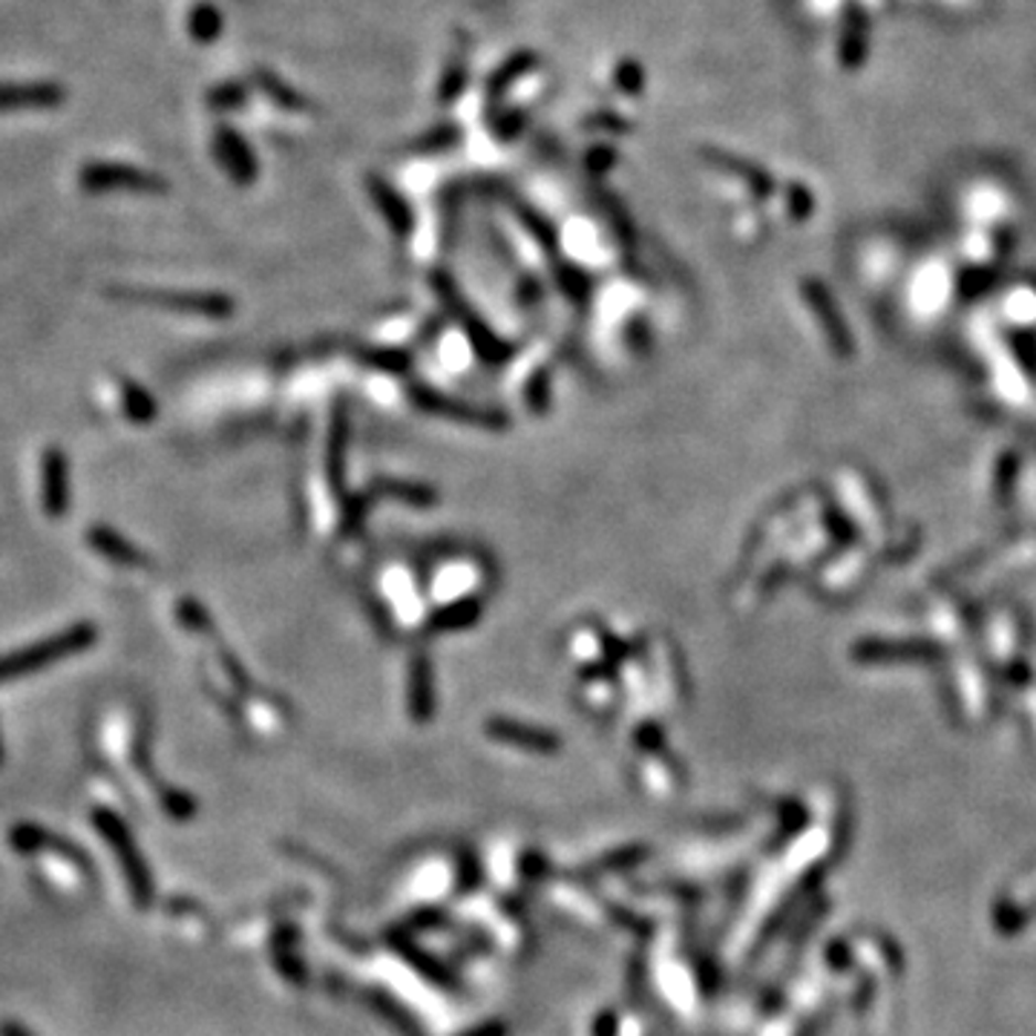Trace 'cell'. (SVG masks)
Here are the masks:
<instances>
[{"label":"cell","mask_w":1036,"mask_h":1036,"mask_svg":"<svg viewBox=\"0 0 1036 1036\" xmlns=\"http://www.w3.org/2000/svg\"><path fill=\"white\" fill-rule=\"evenodd\" d=\"M81 188L102 193V190H159L161 184L156 176L125 165H87L81 170Z\"/></svg>","instance_id":"obj_3"},{"label":"cell","mask_w":1036,"mask_h":1036,"mask_svg":"<svg viewBox=\"0 0 1036 1036\" xmlns=\"http://www.w3.org/2000/svg\"><path fill=\"white\" fill-rule=\"evenodd\" d=\"M41 493H44V512L59 518L66 512L70 501V469L61 450H46L41 461Z\"/></svg>","instance_id":"obj_4"},{"label":"cell","mask_w":1036,"mask_h":1036,"mask_svg":"<svg viewBox=\"0 0 1036 1036\" xmlns=\"http://www.w3.org/2000/svg\"><path fill=\"white\" fill-rule=\"evenodd\" d=\"M93 817H95V826H98V833H102V838L107 841V844L113 847V853H118V858H121V867H125V876L133 887V896H136V901L145 905L147 896H150V878H147V869H145V864H141L139 853L133 849V841H130V833H127V826L121 824L113 812L98 810Z\"/></svg>","instance_id":"obj_2"},{"label":"cell","mask_w":1036,"mask_h":1036,"mask_svg":"<svg viewBox=\"0 0 1036 1036\" xmlns=\"http://www.w3.org/2000/svg\"><path fill=\"white\" fill-rule=\"evenodd\" d=\"M95 639H98V628L87 625V622H81L75 628L61 631V634H55L52 639H44V643L32 645V648L7 654V657H0V683L27 677V674L41 672V668L59 663V659L73 657L78 651H87Z\"/></svg>","instance_id":"obj_1"},{"label":"cell","mask_w":1036,"mask_h":1036,"mask_svg":"<svg viewBox=\"0 0 1036 1036\" xmlns=\"http://www.w3.org/2000/svg\"><path fill=\"white\" fill-rule=\"evenodd\" d=\"M87 541L104 559H110V562L121 564V568H139V564L147 562L145 556H141V550L133 548L130 541L121 539L110 527H89Z\"/></svg>","instance_id":"obj_5"},{"label":"cell","mask_w":1036,"mask_h":1036,"mask_svg":"<svg viewBox=\"0 0 1036 1036\" xmlns=\"http://www.w3.org/2000/svg\"><path fill=\"white\" fill-rule=\"evenodd\" d=\"M61 98L59 87L50 84H7L0 87V110L12 107H50Z\"/></svg>","instance_id":"obj_6"},{"label":"cell","mask_w":1036,"mask_h":1036,"mask_svg":"<svg viewBox=\"0 0 1036 1036\" xmlns=\"http://www.w3.org/2000/svg\"><path fill=\"white\" fill-rule=\"evenodd\" d=\"M0 1036H32V1034L23 1028V1025H18V1022H3V1025H0Z\"/></svg>","instance_id":"obj_10"},{"label":"cell","mask_w":1036,"mask_h":1036,"mask_svg":"<svg viewBox=\"0 0 1036 1036\" xmlns=\"http://www.w3.org/2000/svg\"><path fill=\"white\" fill-rule=\"evenodd\" d=\"M867 15L853 9V18H849V32L844 35V46H841V55H844V64L847 66H858L864 59V52H867Z\"/></svg>","instance_id":"obj_8"},{"label":"cell","mask_w":1036,"mask_h":1036,"mask_svg":"<svg viewBox=\"0 0 1036 1036\" xmlns=\"http://www.w3.org/2000/svg\"><path fill=\"white\" fill-rule=\"evenodd\" d=\"M125 409L130 421H139V424H147L150 417H154V401H150V394L145 392L136 383H125Z\"/></svg>","instance_id":"obj_9"},{"label":"cell","mask_w":1036,"mask_h":1036,"mask_svg":"<svg viewBox=\"0 0 1036 1036\" xmlns=\"http://www.w3.org/2000/svg\"><path fill=\"white\" fill-rule=\"evenodd\" d=\"M0 760H3V746H0Z\"/></svg>","instance_id":"obj_11"},{"label":"cell","mask_w":1036,"mask_h":1036,"mask_svg":"<svg viewBox=\"0 0 1036 1036\" xmlns=\"http://www.w3.org/2000/svg\"><path fill=\"white\" fill-rule=\"evenodd\" d=\"M121 297H133L136 303H154V306L168 308H190V311H225V303H216L211 297H188V294H168V292H118Z\"/></svg>","instance_id":"obj_7"}]
</instances>
